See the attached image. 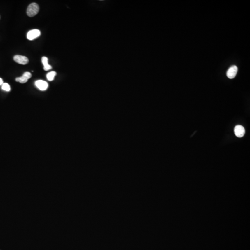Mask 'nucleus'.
I'll return each mask as SVG.
<instances>
[{"label":"nucleus","instance_id":"6e6552de","mask_svg":"<svg viewBox=\"0 0 250 250\" xmlns=\"http://www.w3.org/2000/svg\"><path fill=\"white\" fill-rule=\"evenodd\" d=\"M48 59L46 57H43L42 58V62L44 65V70L46 71L51 70L52 68V66L48 64Z\"/></svg>","mask_w":250,"mask_h":250},{"label":"nucleus","instance_id":"0eeeda50","mask_svg":"<svg viewBox=\"0 0 250 250\" xmlns=\"http://www.w3.org/2000/svg\"><path fill=\"white\" fill-rule=\"evenodd\" d=\"M35 85L39 90H42V91H44V90H47L48 87V84L47 83V82L43 81V80H39L36 81L35 82Z\"/></svg>","mask_w":250,"mask_h":250},{"label":"nucleus","instance_id":"39448f33","mask_svg":"<svg viewBox=\"0 0 250 250\" xmlns=\"http://www.w3.org/2000/svg\"><path fill=\"white\" fill-rule=\"evenodd\" d=\"M234 132L236 136L239 138H241L244 136L245 134V129L243 126L237 125L235 127Z\"/></svg>","mask_w":250,"mask_h":250},{"label":"nucleus","instance_id":"f257e3e1","mask_svg":"<svg viewBox=\"0 0 250 250\" xmlns=\"http://www.w3.org/2000/svg\"><path fill=\"white\" fill-rule=\"evenodd\" d=\"M39 7L36 3H32L28 6L27 10V14L29 17H34L39 12Z\"/></svg>","mask_w":250,"mask_h":250},{"label":"nucleus","instance_id":"9d476101","mask_svg":"<svg viewBox=\"0 0 250 250\" xmlns=\"http://www.w3.org/2000/svg\"><path fill=\"white\" fill-rule=\"evenodd\" d=\"M2 90L5 91H9L10 90V86L9 84L7 83H4L2 85Z\"/></svg>","mask_w":250,"mask_h":250},{"label":"nucleus","instance_id":"20e7f679","mask_svg":"<svg viewBox=\"0 0 250 250\" xmlns=\"http://www.w3.org/2000/svg\"><path fill=\"white\" fill-rule=\"evenodd\" d=\"M238 72V67L236 65H232L229 68L227 72V76L229 79H233L236 76Z\"/></svg>","mask_w":250,"mask_h":250},{"label":"nucleus","instance_id":"1a4fd4ad","mask_svg":"<svg viewBox=\"0 0 250 250\" xmlns=\"http://www.w3.org/2000/svg\"><path fill=\"white\" fill-rule=\"evenodd\" d=\"M56 72L55 71L50 72L47 73V75H46V78L49 81H53L54 80V78H55V76L56 75Z\"/></svg>","mask_w":250,"mask_h":250},{"label":"nucleus","instance_id":"f03ea898","mask_svg":"<svg viewBox=\"0 0 250 250\" xmlns=\"http://www.w3.org/2000/svg\"><path fill=\"white\" fill-rule=\"evenodd\" d=\"M41 31L38 29H33L29 31L27 34V38L30 41H32L41 35Z\"/></svg>","mask_w":250,"mask_h":250},{"label":"nucleus","instance_id":"7ed1b4c3","mask_svg":"<svg viewBox=\"0 0 250 250\" xmlns=\"http://www.w3.org/2000/svg\"><path fill=\"white\" fill-rule=\"evenodd\" d=\"M14 60L15 62L22 65L27 64L29 62V60L27 57L21 55H15L14 56Z\"/></svg>","mask_w":250,"mask_h":250},{"label":"nucleus","instance_id":"9b49d317","mask_svg":"<svg viewBox=\"0 0 250 250\" xmlns=\"http://www.w3.org/2000/svg\"><path fill=\"white\" fill-rule=\"evenodd\" d=\"M4 83V82H3V80H2V79L1 78H0V85H2Z\"/></svg>","mask_w":250,"mask_h":250},{"label":"nucleus","instance_id":"423d86ee","mask_svg":"<svg viewBox=\"0 0 250 250\" xmlns=\"http://www.w3.org/2000/svg\"><path fill=\"white\" fill-rule=\"evenodd\" d=\"M32 77V74L29 72H26L21 77L16 78V82H20L21 83H26L29 79Z\"/></svg>","mask_w":250,"mask_h":250}]
</instances>
